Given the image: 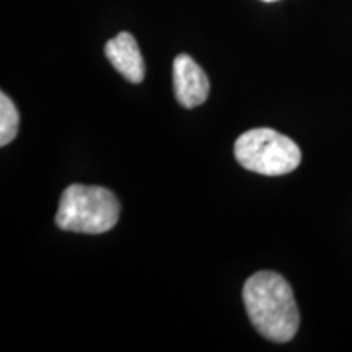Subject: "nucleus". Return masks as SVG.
<instances>
[{
	"instance_id": "nucleus-4",
	"label": "nucleus",
	"mask_w": 352,
	"mask_h": 352,
	"mask_svg": "<svg viewBox=\"0 0 352 352\" xmlns=\"http://www.w3.org/2000/svg\"><path fill=\"white\" fill-rule=\"evenodd\" d=\"M173 85L178 103L183 108H196L209 96L210 83L199 64L188 54H179L173 60Z\"/></svg>"
},
{
	"instance_id": "nucleus-5",
	"label": "nucleus",
	"mask_w": 352,
	"mask_h": 352,
	"mask_svg": "<svg viewBox=\"0 0 352 352\" xmlns=\"http://www.w3.org/2000/svg\"><path fill=\"white\" fill-rule=\"evenodd\" d=\"M104 54L127 82L140 83L145 77V64L138 46V41L131 33L121 32L118 36L109 39L104 46Z\"/></svg>"
},
{
	"instance_id": "nucleus-6",
	"label": "nucleus",
	"mask_w": 352,
	"mask_h": 352,
	"mask_svg": "<svg viewBox=\"0 0 352 352\" xmlns=\"http://www.w3.org/2000/svg\"><path fill=\"white\" fill-rule=\"evenodd\" d=\"M20 114L13 101L8 96L0 94V145L6 147L19 134Z\"/></svg>"
},
{
	"instance_id": "nucleus-2",
	"label": "nucleus",
	"mask_w": 352,
	"mask_h": 352,
	"mask_svg": "<svg viewBox=\"0 0 352 352\" xmlns=\"http://www.w3.org/2000/svg\"><path fill=\"white\" fill-rule=\"evenodd\" d=\"M121 204L107 188L72 184L63 192L56 226L64 232L104 233L118 223Z\"/></svg>"
},
{
	"instance_id": "nucleus-1",
	"label": "nucleus",
	"mask_w": 352,
	"mask_h": 352,
	"mask_svg": "<svg viewBox=\"0 0 352 352\" xmlns=\"http://www.w3.org/2000/svg\"><path fill=\"white\" fill-rule=\"evenodd\" d=\"M243 302L258 333L274 342H289L296 336L300 315L294 290L283 276L259 271L245 283Z\"/></svg>"
},
{
	"instance_id": "nucleus-7",
	"label": "nucleus",
	"mask_w": 352,
	"mask_h": 352,
	"mask_svg": "<svg viewBox=\"0 0 352 352\" xmlns=\"http://www.w3.org/2000/svg\"><path fill=\"white\" fill-rule=\"evenodd\" d=\"M263 2H276V0H263Z\"/></svg>"
},
{
	"instance_id": "nucleus-3",
	"label": "nucleus",
	"mask_w": 352,
	"mask_h": 352,
	"mask_svg": "<svg viewBox=\"0 0 352 352\" xmlns=\"http://www.w3.org/2000/svg\"><path fill=\"white\" fill-rule=\"evenodd\" d=\"M233 152L243 168L264 176L287 175L296 170L302 160L298 145L270 127L246 131L236 139Z\"/></svg>"
}]
</instances>
